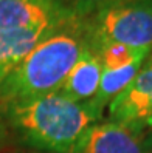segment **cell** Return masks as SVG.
<instances>
[{
    "instance_id": "8",
    "label": "cell",
    "mask_w": 152,
    "mask_h": 153,
    "mask_svg": "<svg viewBox=\"0 0 152 153\" xmlns=\"http://www.w3.org/2000/svg\"><path fill=\"white\" fill-rule=\"evenodd\" d=\"M103 71L104 67L101 59L88 45L68 73L59 93L68 96L73 101L92 102L100 88Z\"/></svg>"
},
{
    "instance_id": "13",
    "label": "cell",
    "mask_w": 152,
    "mask_h": 153,
    "mask_svg": "<svg viewBox=\"0 0 152 153\" xmlns=\"http://www.w3.org/2000/svg\"><path fill=\"white\" fill-rule=\"evenodd\" d=\"M0 138H2V124H0Z\"/></svg>"
},
{
    "instance_id": "4",
    "label": "cell",
    "mask_w": 152,
    "mask_h": 153,
    "mask_svg": "<svg viewBox=\"0 0 152 153\" xmlns=\"http://www.w3.org/2000/svg\"><path fill=\"white\" fill-rule=\"evenodd\" d=\"M107 121L138 133L152 130V53L129 87L107 105Z\"/></svg>"
},
{
    "instance_id": "7",
    "label": "cell",
    "mask_w": 152,
    "mask_h": 153,
    "mask_svg": "<svg viewBox=\"0 0 152 153\" xmlns=\"http://www.w3.org/2000/svg\"><path fill=\"white\" fill-rule=\"evenodd\" d=\"M61 25L0 30V84L22 64L36 45Z\"/></svg>"
},
{
    "instance_id": "1",
    "label": "cell",
    "mask_w": 152,
    "mask_h": 153,
    "mask_svg": "<svg viewBox=\"0 0 152 153\" xmlns=\"http://www.w3.org/2000/svg\"><path fill=\"white\" fill-rule=\"evenodd\" d=\"M5 116L26 146L47 153H75L84 134L101 122L103 111L58 91L5 104Z\"/></svg>"
},
{
    "instance_id": "3",
    "label": "cell",
    "mask_w": 152,
    "mask_h": 153,
    "mask_svg": "<svg viewBox=\"0 0 152 153\" xmlns=\"http://www.w3.org/2000/svg\"><path fill=\"white\" fill-rule=\"evenodd\" d=\"M88 43H123L152 50V0H127L82 20Z\"/></svg>"
},
{
    "instance_id": "6",
    "label": "cell",
    "mask_w": 152,
    "mask_h": 153,
    "mask_svg": "<svg viewBox=\"0 0 152 153\" xmlns=\"http://www.w3.org/2000/svg\"><path fill=\"white\" fill-rule=\"evenodd\" d=\"M75 153H149V150L145 144V133L117 122L101 121L84 134Z\"/></svg>"
},
{
    "instance_id": "11",
    "label": "cell",
    "mask_w": 152,
    "mask_h": 153,
    "mask_svg": "<svg viewBox=\"0 0 152 153\" xmlns=\"http://www.w3.org/2000/svg\"><path fill=\"white\" fill-rule=\"evenodd\" d=\"M61 2L71 17L78 20H84L104 8H109L121 2H127V0H61Z\"/></svg>"
},
{
    "instance_id": "10",
    "label": "cell",
    "mask_w": 152,
    "mask_h": 153,
    "mask_svg": "<svg viewBox=\"0 0 152 153\" xmlns=\"http://www.w3.org/2000/svg\"><path fill=\"white\" fill-rule=\"evenodd\" d=\"M92 50L101 59V64L104 70H117L123 68L132 64L145 62L152 50H138V48H130L123 43H113V42H106V43H88Z\"/></svg>"
},
{
    "instance_id": "2",
    "label": "cell",
    "mask_w": 152,
    "mask_h": 153,
    "mask_svg": "<svg viewBox=\"0 0 152 153\" xmlns=\"http://www.w3.org/2000/svg\"><path fill=\"white\" fill-rule=\"evenodd\" d=\"M87 47L88 39L82 20L62 23L36 45L0 84V101L10 104L58 93Z\"/></svg>"
},
{
    "instance_id": "12",
    "label": "cell",
    "mask_w": 152,
    "mask_h": 153,
    "mask_svg": "<svg viewBox=\"0 0 152 153\" xmlns=\"http://www.w3.org/2000/svg\"><path fill=\"white\" fill-rule=\"evenodd\" d=\"M145 144H146L149 153H152V130H149V131L145 133Z\"/></svg>"
},
{
    "instance_id": "5",
    "label": "cell",
    "mask_w": 152,
    "mask_h": 153,
    "mask_svg": "<svg viewBox=\"0 0 152 153\" xmlns=\"http://www.w3.org/2000/svg\"><path fill=\"white\" fill-rule=\"evenodd\" d=\"M75 20L61 0H0V30L61 25Z\"/></svg>"
},
{
    "instance_id": "9",
    "label": "cell",
    "mask_w": 152,
    "mask_h": 153,
    "mask_svg": "<svg viewBox=\"0 0 152 153\" xmlns=\"http://www.w3.org/2000/svg\"><path fill=\"white\" fill-rule=\"evenodd\" d=\"M145 62H138V64H132L117 70H104L101 76L100 88H98V93L92 101V104L98 110L104 111L106 107L129 87V84L135 79V76L138 74V71L141 70Z\"/></svg>"
}]
</instances>
